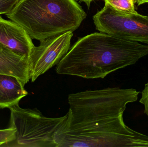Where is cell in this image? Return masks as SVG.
<instances>
[{
  "mask_svg": "<svg viewBox=\"0 0 148 147\" xmlns=\"http://www.w3.org/2000/svg\"><path fill=\"white\" fill-rule=\"evenodd\" d=\"M148 54V45L108 34L93 33L77 40L56 71L87 79H103Z\"/></svg>",
  "mask_w": 148,
  "mask_h": 147,
  "instance_id": "1",
  "label": "cell"
},
{
  "mask_svg": "<svg viewBox=\"0 0 148 147\" xmlns=\"http://www.w3.org/2000/svg\"><path fill=\"white\" fill-rule=\"evenodd\" d=\"M6 15L40 42L73 32L86 17L75 0H19Z\"/></svg>",
  "mask_w": 148,
  "mask_h": 147,
  "instance_id": "2",
  "label": "cell"
},
{
  "mask_svg": "<svg viewBox=\"0 0 148 147\" xmlns=\"http://www.w3.org/2000/svg\"><path fill=\"white\" fill-rule=\"evenodd\" d=\"M140 92L117 87L69 94L67 119L61 130L103 125L123 114L130 103L136 102Z\"/></svg>",
  "mask_w": 148,
  "mask_h": 147,
  "instance_id": "3",
  "label": "cell"
},
{
  "mask_svg": "<svg viewBox=\"0 0 148 147\" xmlns=\"http://www.w3.org/2000/svg\"><path fill=\"white\" fill-rule=\"evenodd\" d=\"M56 141L58 147H148V136L127 126L123 115L103 125L61 130Z\"/></svg>",
  "mask_w": 148,
  "mask_h": 147,
  "instance_id": "4",
  "label": "cell"
},
{
  "mask_svg": "<svg viewBox=\"0 0 148 147\" xmlns=\"http://www.w3.org/2000/svg\"><path fill=\"white\" fill-rule=\"evenodd\" d=\"M9 127L15 129V139L3 147H58L56 135L68 114L49 117L37 109L23 108L16 104L9 108Z\"/></svg>",
  "mask_w": 148,
  "mask_h": 147,
  "instance_id": "5",
  "label": "cell"
},
{
  "mask_svg": "<svg viewBox=\"0 0 148 147\" xmlns=\"http://www.w3.org/2000/svg\"><path fill=\"white\" fill-rule=\"evenodd\" d=\"M96 28L101 33L148 45V16L139 13L125 14L108 3L93 16Z\"/></svg>",
  "mask_w": 148,
  "mask_h": 147,
  "instance_id": "6",
  "label": "cell"
},
{
  "mask_svg": "<svg viewBox=\"0 0 148 147\" xmlns=\"http://www.w3.org/2000/svg\"><path fill=\"white\" fill-rule=\"evenodd\" d=\"M73 35L69 31L40 41V45L35 47L29 58L31 82L58 64L69 51Z\"/></svg>",
  "mask_w": 148,
  "mask_h": 147,
  "instance_id": "7",
  "label": "cell"
},
{
  "mask_svg": "<svg viewBox=\"0 0 148 147\" xmlns=\"http://www.w3.org/2000/svg\"><path fill=\"white\" fill-rule=\"evenodd\" d=\"M26 30L11 20L0 16V43L14 51L30 57L35 46Z\"/></svg>",
  "mask_w": 148,
  "mask_h": 147,
  "instance_id": "8",
  "label": "cell"
},
{
  "mask_svg": "<svg viewBox=\"0 0 148 147\" xmlns=\"http://www.w3.org/2000/svg\"><path fill=\"white\" fill-rule=\"evenodd\" d=\"M0 74L16 77L25 86L30 80L29 57L17 53L0 43Z\"/></svg>",
  "mask_w": 148,
  "mask_h": 147,
  "instance_id": "9",
  "label": "cell"
},
{
  "mask_svg": "<svg viewBox=\"0 0 148 147\" xmlns=\"http://www.w3.org/2000/svg\"><path fill=\"white\" fill-rule=\"evenodd\" d=\"M28 95L20 80L10 75L0 74V109L8 108L19 103Z\"/></svg>",
  "mask_w": 148,
  "mask_h": 147,
  "instance_id": "10",
  "label": "cell"
},
{
  "mask_svg": "<svg viewBox=\"0 0 148 147\" xmlns=\"http://www.w3.org/2000/svg\"><path fill=\"white\" fill-rule=\"evenodd\" d=\"M114 9L125 14L137 13L135 8V0H104Z\"/></svg>",
  "mask_w": 148,
  "mask_h": 147,
  "instance_id": "11",
  "label": "cell"
},
{
  "mask_svg": "<svg viewBox=\"0 0 148 147\" xmlns=\"http://www.w3.org/2000/svg\"><path fill=\"white\" fill-rule=\"evenodd\" d=\"M16 129L9 127L5 129H0V147H3L15 139Z\"/></svg>",
  "mask_w": 148,
  "mask_h": 147,
  "instance_id": "12",
  "label": "cell"
},
{
  "mask_svg": "<svg viewBox=\"0 0 148 147\" xmlns=\"http://www.w3.org/2000/svg\"><path fill=\"white\" fill-rule=\"evenodd\" d=\"M19 0H0V15L10 13Z\"/></svg>",
  "mask_w": 148,
  "mask_h": 147,
  "instance_id": "13",
  "label": "cell"
},
{
  "mask_svg": "<svg viewBox=\"0 0 148 147\" xmlns=\"http://www.w3.org/2000/svg\"><path fill=\"white\" fill-rule=\"evenodd\" d=\"M140 102L144 107V112L148 117V82L145 84L142 92V96Z\"/></svg>",
  "mask_w": 148,
  "mask_h": 147,
  "instance_id": "14",
  "label": "cell"
},
{
  "mask_svg": "<svg viewBox=\"0 0 148 147\" xmlns=\"http://www.w3.org/2000/svg\"><path fill=\"white\" fill-rule=\"evenodd\" d=\"M135 2L138 6H140L144 3H148V0H135Z\"/></svg>",
  "mask_w": 148,
  "mask_h": 147,
  "instance_id": "15",
  "label": "cell"
},
{
  "mask_svg": "<svg viewBox=\"0 0 148 147\" xmlns=\"http://www.w3.org/2000/svg\"><path fill=\"white\" fill-rule=\"evenodd\" d=\"M80 1H82L86 3V5L88 6V8H89L90 7V3L93 1L94 0H80Z\"/></svg>",
  "mask_w": 148,
  "mask_h": 147,
  "instance_id": "16",
  "label": "cell"
}]
</instances>
